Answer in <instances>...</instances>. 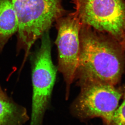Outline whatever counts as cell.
<instances>
[{
	"label": "cell",
	"instance_id": "6da1fadb",
	"mask_svg": "<svg viewBox=\"0 0 125 125\" xmlns=\"http://www.w3.org/2000/svg\"><path fill=\"white\" fill-rule=\"evenodd\" d=\"M80 42L77 85L90 82L118 84L125 69V51L119 42L82 24Z\"/></svg>",
	"mask_w": 125,
	"mask_h": 125
},
{
	"label": "cell",
	"instance_id": "7a4b0ae2",
	"mask_svg": "<svg viewBox=\"0 0 125 125\" xmlns=\"http://www.w3.org/2000/svg\"><path fill=\"white\" fill-rule=\"evenodd\" d=\"M63 0H12L18 23L17 50L27 58L35 42L66 14Z\"/></svg>",
	"mask_w": 125,
	"mask_h": 125
},
{
	"label": "cell",
	"instance_id": "3957f363",
	"mask_svg": "<svg viewBox=\"0 0 125 125\" xmlns=\"http://www.w3.org/2000/svg\"><path fill=\"white\" fill-rule=\"evenodd\" d=\"M40 48L33 58L32 69V96L30 125H43L46 113L51 108L57 68L51 57L49 32L41 37Z\"/></svg>",
	"mask_w": 125,
	"mask_h": 125
},
{
	"label": "cell",
	"instance_id": "277c9868",
	"mask_svg": "<svg viewBox=\"0 0 125 125\" xmlns=\"http://www.w3.org/2000/svg\"><path fill=\"white\" fill-rule=\"evenodd\" d=\"M78 87L80 92L69 108L71 115L81 122L100 117L108 125L122 98L123 89L97 82H87Z\"/></svg>",
	"mask_w": 125,
	"mask_h": 125
},
{
	"label": "cell",
	"instance_id": "5b68a950",
	"mask_svg": "<svg viewBox=\"0 0 125 125\" xmlns=\"http://www.w3.org/2000/svg\"><path fill=\"white\" fill-rule=\"evenodd\" d=\"M82 24L119 43L125 32V0H70Z\"/></svg>",
	"mask_w": 125,
	"mask_h": 125
},
{
	"label": "cell",
	"instance_id": "8992f818",
	"mask_svg": "<svg viewBox=\"0 0 125 125\" xmlns=\"http://www.w3.org/2000/svg\"><path fill=\"white\" fill-rule=\"evenodd\" d=\"M56 40L58 52L57 70L65 84V99L70 98L71 86L74 81L79 56L80 31L82 23L76 12H67L57 20Z\"/></svg>",
	"mask_w": 125,
	"mask_h": 125
},
{
	"label": "cell",
	"instance_id": "52a82bcc",
	"mask_svg": "<svg viewBox=\"0 0 125 125\" xmlns=\"http://www.w3.org/2000/svg\"><path fill=\"white\" fill-rule=\"evenodd\" d=\"M30 119L26 107L9 96L0 82V125H24Z\"/></svg>",
	"mask_w": 125,
	"mask_h": 125
},
{
	"label": "cell",
	"instance_id": "ba28073f",
	"mask_svg": "<svg viewBox=\"0 0 125 125\" xmlns=\"http://www.w3.org/2000/svg\"><path fill=\"white\" fill-rule=\"evenodd\" d=\"M18 29L12 0H0V54L9 40L17 32Z\"/></svg>",
	"mask_w": 125,
	"mask_h": 125
},
{
	"label": "cell",
	"instance_id": "9c48e42d",
	"mask_svg": "<svg viewBox=\"0 0 125 125\" xmlns=\"http://www.w3.org/2000/svg\"><path fill=\"white\" fill-rule=\"evenodd\" d=\"M123 102L116 110L111 122L108 125H125V87L123 89Z\"/></svg>",
	"mask_w": 125,
	"mask_h": 125
},
{
	"label": "cell",
	"instance_id": "30bf717a",
	"mask_svg": "<svg viewBox=\"0 0 125 125\" xmlns=\"http://www.w3.org/2000/svg\"><path fill=\"white\" fill-rule=\"evenodd\" d=\"M120 43L122 47L123 48V49L125 51V32Z\"/></svg>",
	"mask_w": 125,
	"mask_h": 125
}]
</instances>
